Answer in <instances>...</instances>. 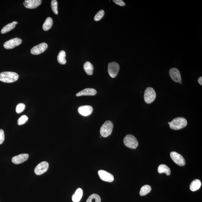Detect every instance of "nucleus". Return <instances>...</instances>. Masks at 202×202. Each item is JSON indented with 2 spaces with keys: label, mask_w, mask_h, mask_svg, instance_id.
I'll return each instance as SVG.
<instances>
[{
  "label": "nucleus",
  "mask_w": 202,
  "mask_h": 202,
  "mask_svg": "<svg viewBox=\"0 0 202 202\" xmlns=\"http://www.w3.org/2000/svg\"><path fill=\"white\" fill-rule=\"evenodd\" d=\"M113 2L115 3L116 4L119 5L120 6H123L125 5V3L122 0H113Z\"/></svg>",
  "instance_id": "nucleus-31"
},
{
  "label": "nucleus",
  "mask_w": 202,
  "mask_h": 202,
  "mask_svg": "<svg viewBox=\"0 0 202 202\" xmlns=\"http://www.w3.org/2000/svg\"><path fill=\"white\" fill-rule=\"evenodd\" d=\"M48 48V45L45 43H40L31 49V53L33 55H40L45 51Z\"/></svg>",
  "instance_id": "nucleus-10"
},
{
  "label": "nucleus",
  "mask_w": 202,
  "mask_h": 202,
  "mask_svg": "<svg viewBox=\"0 0 202 202\" xmlns=\"http://www.w3.org/2000/svg\"><path fill=\"white\" fill-rule=\"evenodd\" d=\"M170 157L176 164L180 166H184L186 162L184 158L178 153L175 152H172L170 153Z\"/></svg>",
  "instance_id": "nucleus-7"
},
{
  "label": "nucleus",
  "mask_w": 202,
  "mask_h": 202,
  "mask_svg": "<svg viewBox=\"0 0 202 202\" xmlns=\"http://www.w3.org/2000/svg\"><path fill=\"white\" fill-rule=\"evenodd\" d=\"M25 108V105L24 104L22 103L18 104L16 108V112L17 113H22L24 110Z\"/></svg>",
  "instance_id": "nucleus-29"
},
{
  "label": "nucleus",
  "mask_w": 202,
  "mask_h": 202,
  "mask_svg": "<svg viewBox=\"0 0 202 202\" xmlns=\"http://www.w3.org/2000/svg\"><path fill=\"white\" fill-rule=\"evenodd\" d=\"M119 70L120 66L118 63L115 62H112L108 64V72L111 77H116L118 73Z\"/></svg>",
  "instance_id": "nucleus-6"
},
{
  "label": "nucleus",
  "mask_w": 202,
  "mask_h": 202,
  "mask_svg": "<svg viewBox=\"0 0 202 202\" xmlns=\"http://www.w3.org/2000/svg\"><path fill=\"white\" fill-rule=\"evenodd\" d=\"M58 3L56 0H52L51 2V7L53 13L56 15L58 14Z\"/></svg>",
  "instance_id": "nucleus-26"
},
{
  "label": "nucleus",
  "mask_w": 202,
  "mask_h": 202,
  "mask_svg": "<svg viewBox=\"0 0 202 202\" xmlns=\"http://www.w3.org/2000/svg\"><path fill=\"white\" fill-rule=\"evenodd\" d=\"M151 191V187L149 185H145L141 188L140 194L141 196H145L147 194Z\"/></svg>",
  "instance_id": "nucleus-23"
},
{
  "label": "nucleus",
  "mask_w": 202,
  "mask_h": 202,
  "mask_svg": "<svg viewBox=\"0 0 202 202\" xmlns=\"http://www.w3.org/2000/svg\"><path fill=\"white\" fill-rule=\"evenodd\" d=\"M198 82L199 83L200 85H202V77H200L199 78L198 80Z\"/></svg>",
  "instance_id": "nucleus-32"
},
{
  "label": "nucleus",
  "mask_w": 202,
  "mask_h": 202,
  "mask_svg": "<svg viewBox=\"0 0 202 202\" xmlns=\"http://www.w3.org/2000/svg\"><path fill=\"white\" fill-rule=\"evenodd\" d=\"M98 175L100 179L105 182H111L114 180V177L110 173L104 170H100L98 171Z\"/></svg>",
  "instance_id": "nucleus-12"
},
{
  "label": "nucleus",
  "mask_w": 202,
  "mask_h": 202,
  "mask_svg": "<svg viewBox=\"0 0 202 202\" xmlns=\"http://www.w3.org/2000/svg\"><path fill=\"white\" fill-rule=\"evenodd\" d=\"M93 108L89 105L82 106L78 109L79 113L83 116H88L92 114L93 111Z\"/></svg>",
  "instance_id": "nucleus-14"
},
{
  "label": "nucleus",
  "mask_w": 202,
  "mask_h": 202,
  "mask_svg": "<svg viewBox=\"0 0 202 202\" xmlns=\"http://www.w3.org/2000/svg\"><path fill=\"white\" fill-rule=\"evenodd\" d=\"M97 94V91L93 88H87L82 90V91L76 94L77 97L83 96H94Z\"/></svg>",
  "instance_id": "nucleus-16"
},
{
  "label": "nucleus",
  "mask_w": 202,
  "mask_h": 202,
  "mask_svg": "<svg viewBox=\"0 0 202 202\" xmlns=\"http://www.w3.org/2000/svg\"><path fill=\"white\" fill-rule=\"evenodd\" d=\"M53 24L52 19L51 17H48L46 19L43 25V30L45 31H48L51 29Z\"/></svg>",
  "instance_id": "nucleus-22"
},
{
  "label": "nucleus",
  "mask_w": 202,
  "mask_h": 202,
  "mask_svg": "<svg viewBox=\"0 0 202 202\" xmlns=\"http://www.w3.org/2000/svg\"><path fill=\"white\" fill-rule=\"evenodd\" d=\"M187 123L186 119L182 117H178L174 119L170 122V127L172 130H180L185 127Z\"/></svg>",
  "instance_id": "nucleus-2"
},
{
  "label": "nucleus",
  "mask_w": 202,
  "mask_h": 202,
  "mask_svg": "<svg viewBox=\"0 0 202 202\" xmlns=\"http://www.w3.org/2000/svg\"><path fill=\"white\" fill-rule=\"evenodd\" d=\"M168 124H170V122H168Z\"/></svg>",
  "instance_id": "nucleus-34"
},
{
  "label": "nucleus",
  "mask_w": 202,
  "mask_h": 202,
  "mask_svg": "<svg viewBox=\"0 0 202 202\" xmlns=\"http://www.w3.org/2000/svg\"><path fill=\"white\" fill-rule=\"evenodd\" d=\"M29 157V154H21L13 157L12 159V161L15 164H20L27 160Z\"/></svg>",
  "instance_id": "nucleus-15"
},
{
  "label": "nucleus",
  "mask_w": 202,
  "mask_h": 202,
  "mask_svg": "<svg viewBox=\"0 0 202 202\" xmlns=\"http://www.w3.org/2000/svg\"><path fill=\"white\" fill-rule=\"evenodd\" d=\"M158 172L159 173H165L167 175H169L171 174V170L165 164H161L158 168Z\"/></svg>",
  "instance_id": "nucleus-19"
},
{
  "label": "nucleus",
  "mask_w": 202,
  "mask_h": 202,
  "mask_svg": "<svg viewBox=\"0 0 202 202\" xmlns=\"http://www.w3.org/2000/svg\"><path fill=\"white\" fill-rule=\"evenodd\" d=\"M15 25L13 22L8 24L3 28L1 31L2 34H5L12 30L15 27Z\"/></svg>",
  "instance_id": "nucleus-24"
},
{
  "label": "nucleus",
  "mask_w": 202,
  "mask_h": 202,
  "mask_svg": "<svg viewBox=\"0 0 202 202\" xmlns=\"http://www.w3.org/2000/svg\"><path fill=\"white\" fill-rule=\"evenodd\" d=\"M28 120V117L26 115H23L18 119L17 121L18 124L19 125H23L27 122Z\"/></svg>",
  "instance_id": "nucleus-27"
},
{
  "label": "nucleus",
  "mask_w": 202,
  "mask_h": 202,
  "mask_svg": "<svg viewBox=\"0 0 202 202\" xmlns=\"http://www.w3.org/2000/svg\"><path fill=\"white\" fill-rule=\"evenodd\" d=\"M124 144L127 147L135 149L138 146V142L136 138L131 134L127 135L124 139Z\"/></svg>",
  "instance_id": "nucleus-4"
},
{
  "label": "nucleus",
  "mask_w": 202,
  "mask_h": 202,
  "mask_svg": "<svg viewBox=\"0 0 202 202\" xmlns=\"http://www.w3.org/2000/svg\"><path fill=\"white\" fill-rule=\"evenodd\" d=\"M156 93L155 90L151 87H147L145 89L144 98L145 102L147 104H150L155 99Z\"/></svg>",
  "instance_id": "nucleus-5"
},
{
  "label": "nucleus",
  "mask_w": 202,
  "mask_h": 202,
  "mask_svg": "<svg viewBox=\"0 0 202 202\" xmlns=\"http://www.w3.org/2000/svg\"><path fill=\"white\" fill-rule=\"evenodd\" d=\"M84 69L87 74L91 75L93 74L94 67L93 65L89 62H86L84 63Z\"/></svg>",
  "instance_id": "nucleus-20"
},
{
  "label": "nucleus",
  "mask_w": 202,
  "mask_h": 202,
  "mask_svg": "<svg viewBox=\"0 0 202 202\" xmlns=\"http://www.w3.org/2000/svg\"><path fill=\"white\" fill-rule=\"evenodd\" d=\"M5 140V134L3 130L0 129V145L2 144Z\"/></svg>",
  "instance_id": "nucleus-30"
},
{
  "label": "nucleus",
  "mask_w": 202,
  "mask_h": 202,
  "mask_svg": "<svg viewBox=\"0 0 202 202\" xmlns=\"http://www.w3.org/2000/svg\"><path fill=\"white\" fill-rule=\"evenodd\" d=\"M201 186V182L200 180L195 179L191 182L190 185V189L192 191L199 190Z\"/></svg>",
  "instance_id": "nucleus-18"
},
{
  "label": "nucleus",
  "mask_w": 202,
  "mask_h": 202,
  "mask_svg": "<svg viewBox=\"0 0 202 202\" xmlns=\"http://www.w3.org/2000/svg\"><path fill=\"white\" fill-rule=\"evenodd\" d=\"M105 14V12L103 10H100L95 16L94 20L95 21L97 22L100 20L103 17Z\"/></svg>",
  "instance_id": "nucleus-28"
},
{
  "label": "nucleus",
  "mask_w": 202,
  "mask_h": 202,
  "mask_svg": "<svg viewBox=\"0 0 202 202\" xmlns=\"http://www.w3.org/2000/svg\"><path fill=\"white\" fill-rule=\"evenodd\" d=\"M19 76L16 73L4 72L0 73V81L5 83H12L18 80Z\"/></svg>",
  "instance_id": "nucleus-1"
},
{
  "label": "nucleus",
  "mask_w": 202,
  "mask_h": 202,
  "mask_svg": "<svg viewBox=\"0 0 202 202\" xmlns=\"http://www.w3.org/2000/svg\"><path fill=\"white\" fill-rule=\"evenodd\" d=\"M13 23L15 24V25L17 24L18 22H13Z\"/></svg>",
  "instance_id": "nucleus-33"
},
{
  "label": "nucleus",
  "mask_w": 202,
  "mask_h": 202,
  "mask_svg": "<svg viewBox=\"0 0 202 202\" xmlns=\"http://www.w3.org/2000/svg\"><path fill=\"white\" fill-rule=\"evenodd\" d=\"M169 74L171 79L175 82L180 83L181 82L182 78L179 70L175 68L170 69Z\"/></svg>",
  "instance_id": "nucleus-11"
},
{
  "label": "nucleus",
  "mask_w": 202,
  "mask_h": 202,
  "mask_svg": "<svg viewBox=\"0 0 202 202\" xmlns=\"http://www.w3.org/2000/svg\"><path fill=\"white\" fill-rule=\"evenodd\" d=\"M113 127V124L111 121H106L100 128V134L102 137H104L109 136L111 134Z\"/></svg>",
  "instance_id": "nucleus-3"
},
{
  "label": "nucleus",
  "mask_w": 202,
  "mask_h": 202,
  "mask_svg": "<svg viewBox=\"0 0 202 202\" xmlns=\"http://www.w3.org/2000/svg\"><path fill=\"white\" fill-rule=\"evenodd\" d=\"M22 40L20 38H16L8 41L4 43L3 47L7 50L12 49L19 46L22 43Z\"/></svg>",
  "instance_id": "nucleus-8"
},
{
  "label": "nucleus",
  "mask_w": 202,
  "mask_h": 202,
  "mask_svg": "<svg viewBox=\"0 0 202 202\" xmlns=\"http://www.w3.org/2000/svg\"><path fill=\"white\" fill-rule=\"evenodd\" d=\"M57 61L61 64H65L66 63V52L62 50L59 53L57 56Z\"/></svg>",
  "instance_id": "nucleus-21"
},
{
  "label": "nucleus",
  "mask_w": 202,
  "mask_h": 202,
  "mask_svg": "<svg viewBox=\"0 0 202 202\" xmlns=\"http://www.w3.org/2000/svg\"><path fill=\"white\" fill-rule=\"evenodd\" d=\"M100 196L97 194H93L88 197L86 202H101Z\"/></svg>",
  "instance_id": "nucleus-25"
},
{
  "label": "nucleus",
  "mask_w": 202,
  "mask_h": 202,
  "mask_svg": "<svg viewBox=\"0 0 202 202\" xmlns=\"http://www.w3.org/2000/svg\"><path fill=\"white\" fill-rule=\"evenodd\" d=\"M49 164L48 162L43 161L41 162L35 167L34 172L36 175H40L46 172L48 169Z\"/></svg>",
  "instance_id": "nucleus-9"
},
{
  "label": "nucleus",
  "mask_w": 202,
  "mask_h": 202,
  "mask_svg": "<svg viewBox=\"0 0 202 202\" xmlns=\"http://www.w3.org/2000/svg\"><path fill=\"white\" fill-rule=\"evenodd\" d=\"M83 195L82 190L79 188L76 190L75 193L73 195L72 200L73 202H79L81 200Z\"/></svg>",
  "instance_id": "nucleus-17"
},
{
  "label": "nucleus",
  "mask_w": 202,
  "mask_h": 202,
  "mask_svg": "<svg viewBox=\"0 0 202 202\" xmlns=\"http://www.w3.org/2000/svg\"><path fill=\"white\" fill-rule=\"evenodd\" d=\"M41 0H26L23 3L24 5L27 8H36L42 3Z\"/></svg>",
  "instance_id": "nucleus-13"
}]
</instances>
